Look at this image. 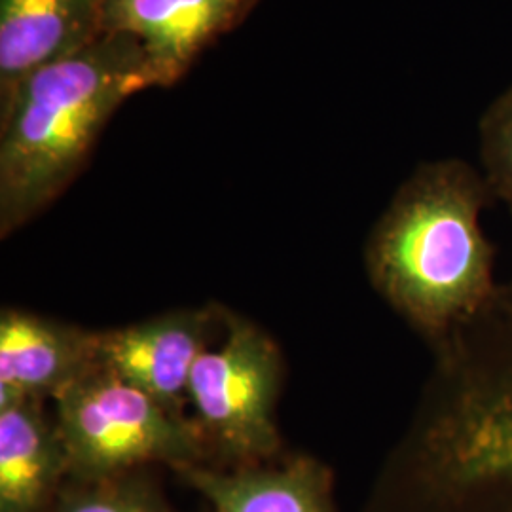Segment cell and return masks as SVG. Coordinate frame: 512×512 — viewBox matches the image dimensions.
<instances>
[{
  "label": "cell",
  "instance_id": "cell-7",
  "mask_svg": "<svg viewBox=\"0 0 512 512\" xmlns=\"http://www.w3.org/2000/svg\"><path fill=\"white\" fill-rule=\"evenodd\" d=\"M97 368V332L29 311L0 313V406L44 401Z\"/></svg>",
  "mask_w": 512,
  "mask_h": 512
},
{
  "label": "cell",
  "instance_id": "cell-4",
  "mask_svg": "<svg viewBox=\"0 0 512 512\" xmlns=\"http://www.w3.org/2000/svg\"><path fill=\"white\" fill-rule=\"evenodd\" d=\"M281 372L274 340L251 321L228 315L222 344L203 351L188 382V403L209 456L234 467L274 456Z\"/></svg>",
  "mask_w": 512,
  "mask_h": 512
},
{
  "label": "cell",
  "instance_id": "cell-11",
  "mask_svg": "<svg viewBox=\"0 0 512 512\" xmlns=\"http://www.w3.org/2000/svg\"><path fill=\"white\" fill-rule=\"evenodd\" d=\"M50 512H173L145 469L101 480H69Z\"/></svg>",
  "mask_w": 512,
  "mask_h": 512
},
{
  "label": "cell",
  "instance_id": "cell-10",
  "mask_svg": "<svg viewBox=\"0 0 512 512\" xmlns=\"http://www.w3.org/2000/svg\"><path fill=\"white\" fill-rule=\"evenodd\" d=\"M177 473L209 501L213 512H332V475L310 456L232 471L198 463Z\"/></svg>",
  "mask_w": 512,
  "mask_h": 512
},
{
  "label": "cell",
  "instance_id": "cell-2",
  "mask_svg": "<svg viewBox=\"0 0 512 512\" xmlns=\"http://www.w3.org/2000/svg\"><path fill=\"white\" fill-rule=\"evenodd\" d=\"M156 88L147 55L128 35L27 76L0 105V234L16 232L73 183L110 116Z\"/></svg>",
  "mask_w": 512,
  "mask_h": 512
},
{
  "label": "cell",
  "instance_id": "cell-6",
  "mask_svg": "<svg viewBox=\"0 0 512 512\" xmlns=\"http://www.w3.org/2000/svg\"><path fill=\"white\" fill-rule=\"evenodd\" d=\"M256 0H107L105 35H128L147 55L156 88L177 84L196 57L238 27Z\"/></svg>",
  "mask_w": 512,
  "mask_h": 512
},
{
  "label": "cell",
  "instance_id": "cell-8",
  "mask_svg": "<svg viewBox=\"0 0 512 512\" xmlns=\"http://www.w3.org/2000/svg\"><path fill=\"white\" fill-rule=\"evenodd\" d=\"M107 0H0V105L31 74L105 37Z\"/></svg>",
  "mask_w": 512,
  "mask_h": 512
},
{
  "label": "cell",
  "instance_id": "cell-12",
  "mask_svg": "<svg viewBox=\"0 0 512 512\" xmlns=\"http://www.w3.org/2000/svg\"><path fill=\"white\" fill-rule=\"evenodd\" d=\"M484 179L512 215V88L501 93L480 120Z\"/></svg>",
  "mask_w": 512,
  "mask_h": 512
},
{
  "label": "cell",
  "instance_id": "cell-13",
  "mask_svg": "<svg viewBox=\"0 0 512 512\" xmlns=\"http://www.w3.org/2000/svg\"><path fill=\"white\" fill-rule=\"evenodd\" d=\"M501 458L505 476L495 512H512V385L501 408Z\"/></svg>",
  "mask_w": 512,
  "mask_h": 512
},
{
  "label": "cell",
  "instance_id": "cell-1",
  "mask_svg": "<svg viewBox=\"0 0 512 512\" xmlns=\"http://www.w3.org/2000/svg\"><path fill=\"white\" fill-rule=\"evenodd\" d=\"M490 196L484 175L461 160L420 165L366 243L372 287L431 348L471 323L499 287L482 230Z\"/></svg>",
  "mask_w": 512,
  "mask_h": 512
},
{
  "label": "cell",
  "instance_id": "cell-3",
  "mask_svg": "<svg viewBox=\"0 0 512 512\" xmlns=\"http://www.w3.org/2000/svg\"><path fill=\"white\" fill-rule=\"evenodd\" d=\"M54 406L69 480L126 475L152 463L179 471L209 456L194 421L99 366L61 389Z\"/></svg>",
  "mask_w": 512,
  "mask_h": 512
},
{
  "label": "cell",
  "instance_id": "cell-5",
  "mask_svg": "<svg viewBox=\"0 0 512 512\" xmlns=\"http://www.w3.org/2000/svg\"><path fill=\"white\" fill-rule=\"evenodd\" d=\"M209 325V311L181 310L101 330L97 366L184 416L190 374L207 349Z\"/></svg>",
  "mask_w": 512,
  "mask_h": 512
},
{
  "label": "cell",
  "instance_id": "cell-9",
  "mask_svg": "<svg viewBox=\"0 0 512 512\" xmlns=\"http://www.w3.org/2000/svg\"><path fill=\"white\" fill-rule=\"evenodd\" d=\"M44 401L0 406V512H50L69 459Z\"/></svg>",
  "mask_w": 512,
  "mask_h": 512
}]
</instances>
